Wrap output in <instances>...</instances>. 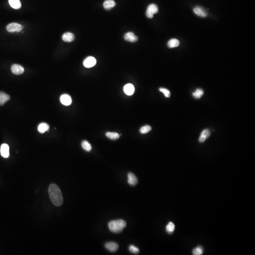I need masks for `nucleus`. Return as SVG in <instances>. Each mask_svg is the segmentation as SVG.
Segmentation results:
<instances>
[{
  "label": "nucleus",
  "instance_id": "obj_1",
  "mask_svg": "<svg viewBox=\"0 0 255 255\" xmlns=\"http://www.w3.org/2000/svg\"><path fill=\"white\" fill-rule=\"evenodd\" d=\"M49 194L52 203L56 207H60L63 203V197L61 191L57 185L54 184L49 187Z\"/></svg>",
  "mask_w": 255,
  "mask_h": 255
},
{
  "label": "nucleus",
  "instance_id": "obj_2",
  "mask_svg": "<svg viewBox=\"0 0 255 255\" xmlns=\"http://www.w3.org/2000/svg\"><path fill=\"white\" fill-rule=\"evenodd\" d=\"M126 222L122 219L112 221L108 224L109 228L110 231L115 233L122 232L124 229L126 227Z\"/></svg>",
  "mask_w": 255,
  "mask_h": 255
},
{
  "label": "nucleus",
  "instance_id": "obj_3",
  "mask_svg": "<svg viewBox=\"0 0 255 255\" xmlns=\"http://www.w3.org/2000/svg\"><path fill=\"white\" fill-rule=\"evenodd\" d=\"M158 12V6L155 4H151L148 6L146 11V15L147 17L152 19L153 18V15L157 13Z\"/></svg>",
  "mask_w": 255,
  "mask_h": 255
},
{
  "label": "nucleus",
  "instance_id": "obj_4",
  "mask_svg": "<svg viewBox=\"0 0 255 255\" xmlns=\"http://www.w3.org/2000/svg\"><path fill=\"white\" fill-rule=\"evenodd\" d=\"M23 27L21 25L16 23H12L7 26V30L9 32H19L23 29Z\"/></svg>",
  "mask_w": 255,
  "mask_h": 255
},
{
  "label": "nucleus",
  "instance_id": "obj_5",
  "mask_svg": "<svg viewBox=\"0 0 255 255\" xmlns=\"http://www.w3.org/2000/svg\"><path fill=\"white\" fill-rule=\"evenodd\" d=\"M96 64V59L92 56L88 57L86 58L83 62L84 66L88 68L93 67L95 66Z\"/></svg>",
  "mask_w": 255,
  "mask_h": 255
},
{
  "label": "nucleus",
  "instance_id": "obj_6",
  "mask_svg": "<svg viewBox=\"0 0 255 255\" xmlns=\"http://www.w3.org/2000/svg\"><path fill=\"white\" fill-rule=\"evenodd\" d=\"M12 72L15 75H21L24 72V69L19 64L13 65L11 68Z\"/></svg>",
  "mask_w": 255,
  "mask_h": 255
},
{
  "label": "nucleus",
  "instance_id": "obj_7",
  "mask_svg": "<svg viewBox=\"0 0 255 255\" xmlns=\"http://www.w3.org/2000/svg\"><path fill=\"white\" fill-rule=\"evenodd\" d=\"M1 154L4 158H8L9 156V147L6 144H3L1 147Z\"/></svg>",
  "mask_w": 255,
  "mask_h": 255
},
{
  "label": "nucleus",
  "instance_id": "obj_8",
  "mask_svg": "<svg viewBox=\"0 0 255 255\" xmlns=\"http://www.w3.org/2000/svg\"><path fill=\"white\" fill-rule=\"evenodd\" d=\"M105 248L111 252H115L119 248V245L114 242L106 243L105 245Z\"/></svg>",
  "mask_w": 255,
  "mask_h": 255
},
{
  "label": "nucleus",
  "instance_id": "obj_9",
  "mask_svg": "<svg viewBox=\"0 0 255 255\" xmlns=\"http://www.w3.org/2000/svg\"><path fill=\"white\" fill-rule=\"evenodd\" d=\"M124 38L127 41L130 42L132 43L136 42L138 40V37L133 33L131 32L125 34L124 36Z\"/></svg>",
  "mask_w": 255,
  "mask_h": 255
},
{
  "label": "nucleus",
  "instance_id": "obj_10",
  "mask_svg": "<svg viewBox=\"0 0 255 255\" xmlns=\"http://www.w3.org/2000/svg\"><path fill=\"white\" fill-rule=\"evenodd\" d=\"M60 101L62 104L66 106H69L72 103V99L71 96L67 94L61 95L60 97Z\"/></svg>",
  "mask_w": 255,
  "mask_h": 255
},
{
  "label": "nucleus",
  "instance_id": "obj_11",
  "mask_svg": "<svg viewBox=\"0 0 255 255\" xmlns=\"http://www.w3.org/2000/svg\"><path fill=\"white\" fill-rule=\"evenodd\" d=\"M128 183L131 186H135L138 182L137 177L132 172H129L128 174Z\"/></svg>",
  "mask_w": 255,
  "mask_h": 255
},
{
  "label": "nucleus",
  "instance_id": "obj_12",
  "mask_svg": "<svg viewBox=\"0 0 255 255\" xmlns=\"http://www.w3.org/2000/svg\"><path fill=\"white\" fill-rule=\"evenodd\" d=\"M124 92L128 96H132L135 91L134 85L132 84H128L124 87Z\"/></svg>",
  "mask_w": 255,
  "mask_h": 255
},
{
  "label": "nucleus",
  "instance_id": "obj_13",
  "mask_svg": "<svg viewBox=\"0 0 255 255\" xmlns=\"http://www.w3.org/2000/svg\"><path fill=\"white\" fill-rule=\"evenodd\" d=\"M62 38L64 41L66 42H71L75 39V36L72 33H65L62 36Z\"/></svg>",
  "mask_w": 255,
  "mask_h": 255
},
{
  "label": "nucleus",
  "instance_id": "obj_14",
  "mask_svg": "<svg viewBox=\"0 0 255 255\" xmlns=\"http://www.w3.org/2000/svg\"><path fill=\"white\" fill-rule=\"evenodd\" d=\"M193 12L196 15L199 16L205 17L208 15L207 12L205 10L202 8L201 7H196L193 9Z\"/></svg>",
  "mask_w": 255,
  "mask_h": 255
},
{
  "label": "nucleus",
  "instance_id": "obj_15",
  "mask_svg": "<svg viewBox=\"0 0 255 255\" xmlns=\"http://www.w3.org/2000/svg\"><path fill=\"white\" fill-rule=\"evenodd\" d=\"M116 5V3L114 0H106L104 1L103 6L104 8L107 10H110L113 8Z\"/></svg>",
  "mask_w": 255,
  "mask_h": 255
},
{
  "label": "nucleus",
  "instance_id": "obj_16",
  "mask_svg": "<svg viewBox=\"0 0 255 255\" xmlns=\"http://www.w3.org/2000/svg\"><path fill=\"white\" fill-rule=\"evenodd\" d=\"M10 99V96L7 94L0 92V105H3Z\"/></svg>",
  "mask_w": 255,
  "mask_h": 255
},
{
  "label": "nucleus",
  "instance_id": "obj_17",
  "mask_svg": "<svg viewBox=\"0 0 255 255\" xmlns=\"http://www.w3.org/2000/svg\"><path fill=\"white\" fill-rule=\"evenodd\" d=\"M210 135V132L209 129H205L202 132L201 136L199 138V141L201 143H203L205 141V140L209 137Z\"/></svg>",
  "mask_w": 255,
  "mask_h": 255
},
{
  "label": "nucleus",
  "instance_id": "obj_18",
  "mask_svg": "<svg viewBox=\"0 0 255 255\" xmlns=\"http://www.w3.org/2000/svg\"><path fill=\"white\" fill-rule=\"evenodd\" d=\"M10 6L14 9H20L21 7V3L20 0H9Z\"/></svg>",
  "mask_w": 255,
  "mask_h": 255
},
{
  "label": "nucleus",
  "instance_id": "obj_19",
  "mask_svg": "<svg viewBox=\"0 0 255 255\" xmlns=\"http://www.w3.org/2000/svg\"><path fill=\"white\" fill-rule=\"evenodd\" d=\"M168 46L170 48H172L176 47L180 45V41L177 39H172L168 42Z\"/></svg>",
  "mask_w": 255,
  "mask_h": 255
},
{
  "label": "nucleus",
  "instance_id": "obj_20",
  "mask_svg": "<svg viewBox=\"0 0 255 255\" xmlns=\"http://www.w3.org/2000/svg\"><path fill=\"white\" fill-rule=\"evenodd\" d=\"M49 129V126L45 123H42L39 125L38 127V131L41 133H44Z\"/></svg>",
  "mask_w": 255,
  "mask_h": 255
},
{
  "label": "nucleus",
  "instance_id": "obj_21",
  "mask_svg": "<svg viewBox=\"0 0 255 255\" xmlns=\"http://www.w3.org/2000/svg\"><path fill=\"white\" fill-rule=\"evenodd\" d=\"M106 136L111 140H116L119 139L120 135L118 133L112 132H107L106 133Z\"/></svg>",
  "mask_w": 255,
  "mask_h": 255
},
{
  "label": "nucleus",
  "instance_id": "obj_22",
  "mask_svg": "<svg viewBox=\"0 0 255 255\" xmlns=\"http://www.w3.org/2000/svg\"><path fill=\"white\" fill-rule=\"evenodd\" d=\"M175 224L174 223L172 222H170L166 226V231L169 234H172L173 233L174 230H175Z\"/></svg>",
  "mask_w": 255,
  "mask_h": 255
},
{
  "label": "nucleus",
  "instance_id": "obj_23",
  "mask_svg": "<svg viewBox=\"0 0 255 255\" xmlns=\"http://www.w3.org/2000/svg\"><path fill=\"white\" fill-rule=\"evenodd\" d=\"M203 253L204 248L201 246L196 247L192 251V254L194 255H201L203 254Z\"/></svg>",
  "mask_w": 255,
  "mask_h": 255
},
{
  "label": "nucleus",
  "instance_id": "obj_24",
  "mask_svg": "<svg viewBox=\"0 0 255 255\" xmlns=\"http://www.w3.org/2000/svg\"><path fill=\"white\" fill-rule=\"evenodd\" d=\"M82 148L87 152H90L92 149L91 145L86 140H84L81 143Z\"/></svg>",
  "mask_w": 255,
  "mask_h": 255
},
{
  "label": "nucleus",
  "instance_id": "obj_25",
  "mask_svg": "<svg viewBox=\"0 0 255 255\" xmlns=\"http://www.w3.org/2000/svg\"><path fill=\"white\" fill-rule=\"evenodd\" d=\"M204 94V91L201 89H197L196 91L193 93V96L197 99L200 98Z\"/></svg>",
  "mask_w": 255,
  "mask_h": 255
},
{
  "label": "nucleus",
  "instance_id": "obj_26",
  "mask_svg": "<svg viewBox=\"0 0 255 255\" xmlns=\"http://www.w3.org/2000/svg\"><path fill=\"white\" fill-rule=\"evenodd\" d=\"M152 128L151 126L149 125H145V126H143L141 127V129H140V133L141 134H146L147 133L151 131Z\"/></svg>",
  "mask_w": 255,
  "mask_h": 255
},
{
  "label": "nucleus",
  "instance_id": "obj_27",
  "mask_svg": "<svg viewBox=\"0 0 255 255\" xmlns=\"http://www.w3.org/2000/svg\"><path fill=\"white\" fill-rule=\"evenodd\" d=\"M159 90L161 92L164 93V95L165 96V97H167V98L170 97L171 93H170V91L168 90L167 89H166V88H160Z\"/></svg>",
  "mask_w": 255,
  "mask_h": 255
},
{
  "label": "nucleus",
  "instance_id": "obj_28",
  "mask_svg": "<svg viewBox=\"0 0 255 255\" xmlns=\"http://www.w3.org/2000/svg\"><path fill=\"white\" fill-rule=\"evenodd\" d=\"M129 251L131 252V253H133V254H137L139 253L140 250L139 248H137V247L134 245H131L129 247Z\"/></svg>",
  "mask_w": 255,
  "mask_h": 255
}]
</instances>
